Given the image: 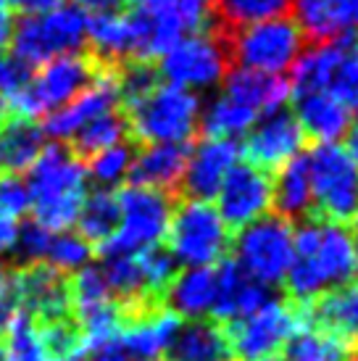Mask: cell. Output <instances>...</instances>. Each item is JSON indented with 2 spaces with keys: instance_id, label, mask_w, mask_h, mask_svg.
<instances>
[{
  "instance_id": "6da1fadb",
  "label": "cell",
  "mask_w": 358,
  "mask_h": 361,
  "mask_svg": "<svg viewBox=\"0 0 358 361\" xmlns=\"http://www.w3.org/2000/svg\"><path fill=\"white\" fill-rule=\"evenodd\" d=\"M358 274L356 240L348 227L306 219L292 230V264L285 274L288 301L306 303L348 285Z\"/></svg>"
},
{
  "instance_id": "7a4b0ae2",
  "label": "cell",
  "mask_w": 358,
  "mask_h": 361,
  "mask_svg": "<svg viewBox=\"0 0 358 361\" xmlns=\"http://www.w3.org/2000/svg\"><path fill=\"white\" fill-rule=\"evenodd\" d=\"M30 190L35 221L50 232L69 230L87 195V166L69 145H45L30 166Z\"/></svg>"
},
{
  "instance_id": "3957f363",
  "label": "cell",
  "mask_w": 358,
  "mask_h": 361,
  "mask_svg": "<svg viewBox=\"0 0 358 361\" xmlns=\"http://www.w3.org/2000/svg\"><path fill=\"white\" fill-rule=\"evenodd\" d=\"M116 201H119V227L111 235V240L100 245L103 259L132 256L163 243L174 206H177L174 192L127 185L116 192Z\"/></svg>"
},
{
  "instance_id": "277c9868",
  "label": "cell",
  "mask_w": 358,
  "mask_h": 361,
  "mask_svg": "<svg viewBox=\"0 0 358 361\" xmlns=\"http://www.w3.org/2000/svg\"><path fill=\"white\" fill-rule=\"evenodd\" d=\"M314 219L353 227L358 219V166L338 142H319L309 153Z\"/></svg>"
},
{
  "instance_id": "5b68a950",
  "label": "cell",
  "mask_w": 358,
  "mask_h": 361,
  "mask_svg": "<svg viewBox=\"0 0 358 361\" xmlns=\"http://www.w3.org/2000/svg\"><path fill=\"white\" fill-rule=\"evenodd\" d=\"M90 16L77 6H58L45 13H32L13 24L11 51L27 66H42L53 59L80 53L87 42Z\"/></svg>"
},
{
  "instance_id": "8992f818",
  "label": "cell",
  "mask_w": 358,
  "mask_h": 361,
  "mask_svg": "<svg viewBox=\"0 0 358 361\" xmlns=\"http://www.w3.org/2000/svg\"><path fill=\"white\" fill-rule=\"evenodd\" d=\"M121 114L127 119L132 137L142 145L187 142L198 130L200 98L185 87L161 82L150 95Z\"/></svg>"
},
{
  "instance_id": "52a82bcc",
  "label": "cell",
  "mask_w": 358,
  "mask_h": 361,
  "mask_svg": "<svg viewBox=\"0 0 358 361\" xmlns=\"http://www.w3.org/2000/svg\"><path fill=\"white\" fill-rule=\"evenodd\" d=\"M163 245L177 264H185L190 269L214 267L227 259L232 248V232L224 227L216 206H211L209 201L182 198L174 206Z\"/></svg>"
},
{
  "instance_id": "ba28073f",
  "label": "cell",
  "mask_w": 358,
  "mask_h": 361,
  "mask_svg": "<svg viewBox=\"0 0 358 361\" xmlns=\"http://www.w3.org/2000/svg\"><path fill=\"white\" fill-rule=\"evenodd\" d=\"M109 66L111 63H103L95 56H82V53L53 59L42 63L40 74L32 77L30 85L8 103V109H13L24 119L48 116L61 106H66L71 98H77L82 90H87Z\"/></svg>"
},
{
  "instance_id": "9c48e42d",
  "label": "cell",
  "mask_w": 358,
  "mask_h": 361,
  "mask_svg": "<svg viewBox=\"0 0 358 361\" xmlns=\"http://www.w3.org/2000/svg\"><path fill=\"white\" fill-rule=\"evenodd\" d=\"M227 338L237 361H259L279 356L292 335L306 330L303 303L298 301H266L261 309L237 322L224 324Z\"/></svg>"
},
{
  "instance_id": "30bf717a",
  "label": "cell",
  "mask_w": 358,
  "mask_h": 361,
  "mask_svg": "<svg viewBox=\"0 0 358 361\" xmlns=\"http://www.w3.org/2000/svg\"><path fill=\"white\" fill-rule=\"evenodd\" d=\"M232 259L248 277L261 285H277L292 264V224L277 214H266L232 238Z\"/></svg>"
},
{
  "instance_id": "8fae6325",
  "label": "cell",
  "mask_w": 358,
  "mask_h": 361,
  "mask_svg": "<svg viewBox=\"0 0 358 361\" xmlns=\"http://www.w3.org/2000/svg\"><path fill=\"white\" fill-rule=\"evenodd\" d=\"M303 32L290 16H277V19L250 24L245 30L235 32L229 37V59L237 61L242 69L266 71V74H279L303 51Z\"/></svg>"
},
{
  "instance_id": "7c38bea8",
  "label": "cell",
  "mask_w": 358,
  "mask_h": 361,
  "mask_svg": "<svg viewBox=\"0 0 358 361\" xmlns=\"http://www.w3.org/2000/svg\"><path fill=\"white\" fill-rule=\"evenodd\" d=\"M229 48L219 32H200L179 40L161 61V74L177 87H214L229 71Z\"/></svg>"
},
{
  "instance_id": "4fadbf2b",
  "label": "cell",
  "mask_w": 358,
  "mask_h": 361,
  "mask_svg": "<svg viewBox=\"0 0 358 361\" xmlns=\"http://www.w3.org/2000/svg\"><path fill=\"white\" fill-rule=\"evenodd\" d=\"M271 192H274V174L253 166V164H235L221 182L216 192V211H219L224 227L232 238L250 221L266 216L271 209Z\"/></svg>"
},
{
  "instance_id": "5bb4252c",
  "label": "cell",
  "mask_w": 358,
  "mask_h": 361,
  "mask_svg": "<svg viewBox=\"0 0 358 361\" xmlns=\"http://www.w3.org/2000/svg\"><path fill=\"white\" fill-rule=\"evenodd\" d=\"M303 142H306V135L300 130L295 114L282 106L256 119V127L248 132L240 153H245L248 164L253 166L277 174L295 153H300Z\"/></svg>"
},
{
  "instance_id": "9a60e30c",
  "label": "cell",
  "mask_w": 358,
  "mask_h": 361,
  "mask_svg": "<svg viewBox=\"0 0 358 361\" xmlns=\"http://www.w3.org/2000/svg\"><path fill=\"white\" fill-rule=\"evenodd\" d=\"M111 111H119L116 66H109L87 90H82L77 98H71L58 111L48 114L40 130L42 135H50L53 140H71L82 127H87L92 119L111 114Z\"/></svg>"
},
{
  "instance_id": "2e32d148",
  "label": "cell",
  "mask_w": 358,
  "mask_h": 361,
  "mask_svg": "<svg viewBox=\"0 0 358 361\" xmlns=\"http://www.w3.org/2000/svg\"><path fill=\"white\" fill-rule=\"evenodd\" d=\"M182 319L166 306H148V309L124 311V324L119 332L121 348L130 353V359L150 361L169 351L177 338Z\"/></svg>"
},
{
  "instance_id": "e0dca14e",
  "label": "cell",
  "mask_w": 358,
  "mask_h": 361,
  "mask_svg": "<svg viewBox=\"0 0 358 361\" xmlns=\"http://www.w3.org/2000/svg\"><path fill=\"white\" fill-rule=\"evenodd\" d=\"M16 293L21 311L40 324L69 317V282L48 264H27L16 271Z\"/></svg>"
},
{
  "instance_id": "ac0fdd59",
  "label": "cell",
  "mask_w": 358,
  "mask_h": 361,
  "mask_svg": "<svg viewBox=\"0 0 358 361\" xmlns=\"http://www.w3.org/2000/svg\"><path fill=\"white\" fill-rule=\"evenodd\" d=\"M240 145L232 140H206L190 151L187 169L179 185V192L187 201H209L216 198L221 182L229 174V169L237 164Z\"/></svg>"
},
{
  "instance_id": "d6986e66",
  "label": "cell",
  "mask_w": 358,
  "mask_h": 361,
  "mask_svg": "<svg viewBox=\"0 0 358 361\" xmlns=\"http://www.w3.org/2000/svg\"><path fill=\"white\" fill-rule=\"evenodd\" d=\"M214 269H216V298H214L209 319L219 324L237 322L268 301L266 285L248 277L232 256L221 259Z\"/></svg>"
},
{
  "instance_id": "ffe728a7",
  "label": "cell",
  "mask_w": 358,
  "mask_h": 361,
  "mask_svg": "<svg viewBox=\"0 0 358 361\" xmlns=\"http://www.w3.org/2000/svg\"><path fill=\"white\" fill-rule=\"evenodd\" d=\"M303 314L306 330H321L358 348V280L306 301Z\"/></svg>"
},
{
  "instance_id": "44dd1931",
  "label": "cell",
  "mask_w": 358,
  "mask_h": 361,
  "mask_svg": "<svg viewBox=\"0 0 358 361\" xmlns=\"http://www.w3.org/2000/svg\"><path fill=\"white\" fill-rule=\"evenodd\" d=\"M187 142H159V145H145L140 153H135L130 169V185H142L153 190L179 192L185 169L190 159Z\"/></svg>"
},
{
  "instance_id": "7402d4cb",
  "label": "cell",
  "mask_w": 358,
  "mask_h": 361,
  "mask_svg": "<svg viewBox=\"0 0 358 361\" xmlns=\"http://www.w3.org/2000/svg\"><path fill=\"white\" fill-rule=\"evenodd\" d=\"M303 37L314 45L358 32V0H292Z\"/></svg>"
},
{
  "instance_id": "603a6c76",
  "label": "cell",
  "mask_w": 358,
  "mask_h": 361,
  "mask_svg": "<svg viewBox=\"0 0 358 361\" xmlns=\"http://www.w3.org/2000/svg\"><path fill=\"white\" fill-rule=\"evenodd\" d=\"M271 209L277 216L292 221L314 219V198H311V169L309 153H295L292 159L274 174Z\"/></svg>"
},
{
  "instance_id": "cb8c5ba5",
  "label": "cell",
  "mask_w": 358,
  "mask_h": 361,
  "mask_svg": "<svg viewBox=\"0 0 358 361\" xmlns=\"http://www.w3.org/2000/svg\"><path fill=\"white\" fill-rule=\"evenodd\" d=\"M295 98V119L303 135L319 142H338L350 124V111L329 92H303Z\"/></svg>"
},
{
  "instance_id": "d4e9b609",
  "label": "cell",
  "mask_w": 358,
  "mask_h": 361,
  "mask_svg": "<svg viewBox=\"0 0 358 361\" xmlns=\"http://www.w3.org/2000/svg\"><path fill=\"white\" fill-rule=\"evenodd\" d=\"M224 95L256 114H268L285 106L290 95V82L279 74H266L256 69H229L224 82Z\"/></svg>"
},
{
  "instance_id": "484cf974",
  "label": "cell",
  "mask_w": 358,
  "mask_h": 361,
  "mask_svg": "<svg viewBox=\"0 0 358 361\" xmlns=\"http://www.w3.org/2000/svg\"><path fill=\"white\" fill-rule=\"evenodd\" d=\"M166 353L171 361H237L224 324L209 317L192 319L187 327H179Z\"/></svg>"
},
{
  "instance_id": "4316f807",
  "label": "cell",
  "mask_w": 358,
  "mask_h": 361,
  "mask_svg": "<svg viewBox=\"0 0 358 361\" xmlns=\"http://www.w3.org/2000/svg\"><path fill=\"white\" fill-rule=\"evenodd\" d=\"M216 298V269L214 267H195L177 274L171 282L163 303L179 319H206Z\"/></svg>"
},
{
  "instance_id": "83f0119b",
  "label": "cell",
  "mask_w": 358,
  "mask_h": 361,
  "mask_svg": "<svg viewBox=\"0 0 358 361\" xmlns=\"http://www.w3.org/2000/svg\"><path fill=\"white\" fill-rule=\"evenodd\" d=\"M40 124L32 119L16 116L6 119L0 127V174L3 177H19L21 171H30L35 159L40 156L42 145Z\"/></svg>"
},
{
  "instance_id": "f1b7e54d",
  "label": "cell",
  "mask_w": 358,
  "mask_h": 361,
  "mask_svg": "<svg viewBox=\"0 0 358 361\" xmlns=\"http://www.w3.org/2000/svg\"><path fill=\"white\" fill-rule=\"evenodd\" d=\"M290 8H292V0H214L211 30L219 32L229 42L235 32L245 30L250 24H259V21L288 16Z\"/></svg>"
},
{
  "instance_id": "f546056e",
  "label": "cell",
  "mask_w": 358,
  "mask_h": 361,
  "mask_svg": "<svg viewBox=\"0 0 358 361\" xmlns=\"http://www.w3.org/2000/svg\"><path fill=\"white\" fill-rule=\"evenodd\" d=\"M74 224L80 227L82 238L92 243V245H98V248L106 240H111V235L119 227V201H116V192L98 188L95 192L85 195Z\"/></svg>"
},
{
  "instance_id": "4dcf8cb0",
  "label": "cell",
  "mask_w": 358,
  "mask_h": 361,
  "mask_svg": "<svg viewBox=\"0 0 358 361\" xmlns=\"http://www.w3.org/2000/svg\"><path fill=\"white\" fill-rule=\"evenodd\" d=\"M256 119H259L256 111L229 101L227 95H219L209 109L203 111L198 124L209 140H232L242 132H248L250 124H256Z\"/></svg>"
},
{
  "instance_id": "1f68e13d",
  "label": "cell",
  "mask_w": 358,
  "mask_h": 361,
  "mask_svg": "<svg viewBox=\"0 0 358 361\" xmlns=\"http://www.w3.org/2000/svg\"><path fill=\"white\" fill-rule=\"evenodd\" d=\"M288 361H358V348L321 330H303L285 345Z\"/></svg>"
},
{
  "instance_id": "d6a6232c",
  "label": "cell",
  "mask_w": 358,
  "mask_h": 361,
  "mask_svg": "<svg viewBox=\"0 0 358 361\" xmlns=\"http://www.w3.org/2000/svg\"><path fill=\"white\" fill-rule=\"evenodd\" d=\"M327 92L345 109H358V32L340 35V53L332 66Z\"/></svg>"
},
{
  "instance_id": "836d02e7",
  "label": "cell",
  "mask_w": 358,
  "mask_h": 361,
  "mask_svg": "<svg viewBox=\"0 0 358 361\" xmlns=\"http://www.w3.org/2000/svg\"><path fill=\"white\" fill-rule=\"evenodd\" d=\"M3 361H48V345L42 338L40 322H35L21 311L3 332Z\"/></svg>"
},
{
  "instance_id": "e575fe53",
  "label": "cell",
  "mask_w": 358,
  "mask_h": 361,
  "mask_svg": "<svg viewBox=\"0 0 358 361\" xmlns=\"http://www.w3.org/2000/svg\"><path fill=\"white\" fill-rule=\"evenodd\" d=\"M127 132H130V127H127L124 114H121V111H111V114H103L98 119H92L87 127H82V130L71 137L74 145H69V148L77 153L80 159H85V156L90 159V156H95V153L124 142Z\"/></svg>"
},
{
  "instance_id": "d590c367",
  "label": "cell",
  "mask_w": 358,
  "mask_h": 361,
  "mask_svg": "<svg viewBox=\"0 0 358 361\" xmlns=\"http://www.w3.org/2000/svg\"><path fill=\"white\" fill-rule=\"evenodd\" d=\"M135 259L140 264V271H142V280H145V290H148L150 301L163 303L171 282L177 280L179 274V264L174 261V256L166 251V245H153V248L137 251Z\"/></svg>"
},
{
  "instance_id": "8d00e7d4",
  "label": "cell",
  "mask_w": 358,
  "mask_h": 361,
  "mask_svg": "<svg viewBox=\"0 0 358 361\" xmlns=\"http://www.w3.org/2000/svg\"><path fill=\"white\" fill-rule=\"evenodd\" d=\"M116 298L111 295V288L100 267H85V269L74 271V277L69 282V306L74 311V317H85L90 311L109 306Z\"/></svg>"
},
{
  "instance_id": "74e56055",
  "label": "cell",
  "mask_w": 358,
  "mask_h": 361,
  "mask_svg": "<svg viewBox=\"0 0 358 361\" xmlns=\"http://www.w3.org/2000/svg\"><path fill=\"white\" fill-rule=\"evenodd\" d=\"M48 267H53L61 274H74V271L90 267L92 261V243H87L80 232H53L48 248Z\"/></svg>"
},
{
  "instance_id": "f35d334b",
  "label": "cell",
  "mask_w": 358,
  "mask_h": 361,
  "mask_svg": "<svg viewBox=\"0 0 358 361\" xmlns=\"http://www.w3.org/2000/svg\"><path fill=\"white\" fill-rule=\"evenodd\" d=\"M132 159H135V151H132L130 145L119 142L113 148H106V151L90 156V164H85L87 166V177L98 182V188L111 190L113 185H119V182L130 177Z\"/></svg>"
},
{
  "instance_id": "ab89813d",
  "label": "cell",
  "mask_w": 358,
  "mask_h": 361,
  "mask_svg": "<svg viewBox=\"0 0 358 361\" xmlns=\"http://www.w3.org/2000/svg\"><path fill=\"white\" fill-rule=\"evenodd\" d=\"M42 327V338H45V345H48L50 356H87L85 353V345H82V335L80 327L63 317V319L56 322H45Z\"/></svg>"
},
{
  "instance_id": "60d3db41",
  "label": "cell",
  "mask_w": 358,
  "mask_h": 361,
  "mask_svg": "<svg viewBox=\"0 0 358 361\" xmlns=\"http://www.w3.org/2000/svg\"><path fill=\"white\" fill-rule=\"evenodd\" d=\"M50 238H53V232L40 227L37 221H30V224L19 227V235H16V243H13V251H16V256L24 261V267H27V264H42L45 256H48Z\"/></svg>"
},
{
  "instance_id": "b9f144b4",
  "label": "cell",
  "mask_w": 358,
  "mask_h": 361,
  "mask_svg": "<svg viewBox=\"0 0 358 361\" xmlns=\"http://www.w3.org/2000/svg\"><path fill=\"white\" fill-rule=\"evenodd\" d=\"M32 80V69L27 63H21L13 56H3L0 53V98L11 103L19 95Z\"/></svg>"
},
{
  "instance_id": "7bdbcfd3",
  "label": "cell",
  "mask_w": 358,
  "mask_h": 361,
  "mask_svg": "<svg viewBox=\"0 0 358 361\" xmlns=\"http://www.w3.org/2000/svg\"><path fill=\"white\" fill-rule=\"evenodd\" d=\"M30 209L32 201L27 182H21V177H3L0 180V211L8 214L11 219H19Z\"/></svg>"
},
{
  "instance_id": "ee69618b",
  "label": "cell",
  "mask_w": 358,
  "mask_h": 361,
  "mask_svg": "<svg viewBox=\"0 0 358 361\" xmlns=\"http://www.w3.org/2000/svg\"><path fill=\"white\" fill-rule=\"evenodd\" d=\"M177 13L182 27L192 35L209 32L214 21V0H177Z\"/></svg>"
},
{
  "instance_id": "f6af8a7d",
  "label": "cell",
  "mask_w": 358,
  "mask_h": 361,
  "mask_svg": "<svg viewBox=\"0 0 358 361\" xmlns=\"http://www.w3.org/2000/svg\"><path fill=\"white\" fill-rule=\"evenodd\" d=\"M21 314L19 293H16V271H11L0 261V335L8 330V324Z\"/></svg>"
},
{
  "instance_id": "bcb514c9",
  "label": "cell",
  "mask_w": 358,
  "mask_h": 361,
  "mask_svg": "<svg viewBox=\"0 0 358 361\" xmlns=\"http://www.w3.org/2000/svg\"><path fill=\"white\" fill-rule=\"evenodd\" d=\"M16 235H19V224H16V219H11L8 214L0 211V256L13 251Z\"/></svg>"
},
{
  "instance_id": "7dc6e473",
  "label": "cell",
  "mask_w": 358,
  "mask_h": 361,
  "mask_svg": "<svg viewBox=\"0 0 358 361\" xmlns=\"http://www.w3.org/2000/svg\"><path fill=\"white\" fill-rule=\"evenodd\" d=\"M11 8L24 11V16H32V13H45V11H53L63 6V0H6Z\"/></svg>"
},
{
  "instance_id": "c3c4849f",
  "label": "cell",
  "mask_w": 358,
  "mask_h": 361,
  "mask_svg": "<svg viewBox=\"0 0 358 361\" xmlns=\"http://www.w3.org/2000/svg\"><path fill=\"white\" fill-rule=\"evenodd\" d=\"M87 356H90L87 361H132L130 353L121 348L119 341L109 343V345H100V348H95V351H90Z\"/></svg>"
},
{
  "instance_id": "681fc988",
  "label": "cell",
  "mask_w": 358,
  "mask_h": 361,
  "mask_svg": "<svg viewBox=\"0 0 358 361\" xmlns=\"http://www.w3.org/2000/svg\"><path fill=\"white\" fill-rule=\"evenodd\" d=\"M127 0H74V6L85 13H109V11H119Z\"/></svg>"
},
{
  "instance_id": "f907efd6",
  "label": "cell",
  "mask_w": 358,
  "mask_h": 361,
  "mask_svg": "<svg viewBox=\"0 0 358 361\" xmlns=\"http://www.w3.org/2000/svg\"><path fill=\"white\" fill-rule=\"evenodd\" d=\"M11 32H13V19H11V6L6 0H0V51L8 45Z\"/></svg>"
},
{
  "instance_id": "816d5d0a",
  "label": "cell",
  "mask_w": 358,
  "mask_h": 361,
  "mask_svg": "<svg viewBox=\"0 0 358 361\" xmlns=\"http://www.w3.org/2000/svg\"><path fill=\"white\" fill-rule=\"evenodd\" d=\"M345 151L350 153V159L356 161V166H358V127L348 135V145H345Z\"/></svg>"
},
{
  "instance_id": "f5cc1de1",
  "label": "cell",
  "mask_w": 358,
  "mask_h": 361,
  "mask_svg": "<svg viewBox=\"0 0 358 361\" xmlns=\"http://www.w3.org/2000/svg\"><path fill=\"white\" fill-rule=\"evenodd\" d=\"M8 103H6V101H3V98H0V127H3V121H6V119H8Z\"/></svg>"
},
{
  "instance_id": "db71d44e",
  "label": "cell",
  "mask_w": 358,
  "mask_h": 361,
  "mask_svg": "<svg viewBox=\"0 0 358 361\" xmlns=\"http://www.w3.org/2000/svg\"><path fill=\"white\" fill-rule=\"evenodd\" d=\"M48 361H85V356H50Z\"/></svg>"
},
{
  "instance_id": "11a10c76",
  "label": "cell",
  "mask_w": 358,
  "mask_h": 361,
  "mask_svg": "<svg viewBox=\"0 0 358 361\" xmlns=\"http://www.w3.org/2000/svg\"><path fill=\"white\" fill-rule=\"evenodd\" d=\"M259 361H285L282 356H268V359H259Z\"/></svg>"
},
{
  "instance_id": "9f6ffc18",
  "label": "cell",
  "mask_w": 358,
  "mask_h": 361,
  "mask_svg": "<svg viewBox=\"0 0 358 361\" xmlns=\"http://www.w3.org/2000/svg\"><path fill=\"white\" fill-rule=\"evenodd\" d=\"M0 361H3V341H0Z\"/></svg>"
},
{
  "instance_id": "6f0895ef",
  "label": "cell",
  "mask_w": 358,
  "mask_h": 361,
  "mask_svg": "<svg viewBox=\"0 0 358 361\" xmlns=\"http://www.w3.org/2000/svg\"><path fill=\"white\" fill-rule=\"evenodd\" d=\"M353 240H356V256H358V235H356V238H353Z\"/></svg>"
},
{
  "instance_id": "680465c9",
  "label": "cell",
  "mask_w": 358,
  "mask_h": 361,
  "mask_svg": "<svg viewBox=\"0 0 358 361\" xmlns=\"http://www.w3.org/2000/svg\"><path fill=\"white\" fill-rule=\"evenodd\" d=\"M353 227H356V230H358V219H356V224H353Z\"/></svg>"
},
{
  "instance_id": "91938a15",
  "label": "cell",
  "mask_w": 358,
  "mask_h": 361,
  "mask_svg": "<svg viewBox=\"0 0 358 361\" xmlns=\"http://www.w3.org/2000/svg\"><path fill=\"white\" fill-rule=\"evenodd\" d=\"M356 127H358V116H356Z\"/></svg>"
},
{
  "instance_id": "94428289",
  "label": "cell",
  "mask_w": 358,
  "mask_h": 361,
  "mask_svg": "<svg viewBox=\"0 0 358 361\" xmlns=\"http://www.w3.org/2000/svg\"><path fill=\"white\" fill-rule=\"evenodd\" d=\"M150 361H159V359H150Z\"/></svg>"
}]
</instances>
